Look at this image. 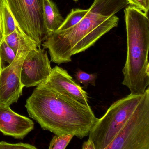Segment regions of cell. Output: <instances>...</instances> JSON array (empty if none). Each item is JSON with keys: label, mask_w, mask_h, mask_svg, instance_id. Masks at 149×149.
I'll use <instances>...</instances> for the list:
<instances>
[{"label": "cell", "mask_w": 149, "mask_h": 149, "mask_svg": "<svg viewBox=\"0 0 149 149\" xmlns=\"http://www.w3.org/2000/svg\"><path fill=\"white\" fill-rule=\"evenodd\" d=\"M129 6L127 0H94L84 17L77 24L48 36L42 44L51 61L58 65L72 61V56L84 52L118 26L116 15Z\"/></svg>", "instance_id": "obj_1"}, {"label": "cell", "mask_w": 149, "mask_h": 149, "mask_svg": "<svg viewBox=\"0 0 149 149\" xmlns=\"http://www.w3.org/2000/svg\"><path fill=\"white\" fill-rule=\"evenodd\" d=\"M74 1H75V2H77V1H78L79 0H73Z\"/></svg>", "instance_id": "obj_22"}, {"label": "cell", "mask_w": 149, "mask_h": 149, "mask_svg": "<svg viewBox=\"0 0 149 149\" xmlns=\"http://www.w3.org/2000/svg\"><path fill=\"white\" fill-rule=\"evenodd\" d=\"M75 77L77 82L82 84L84 87H87L89 84L95 86V81L97 79V73L88 74L79 69L76 72Z\"/></svg>", "instance_id": "obj_16"}, {"label": "cell", "mask_w": 149, "mask_h": 149, "mask_svg": "<svg viewBox=\"0 0 149 149\" xmlns=\"http://www.w3.org/2000/svg\"><path fill=\"white\" fill-rule=\"evenodd\" d=\"M143 96L130 94L113 103L89 134L95 149H105L135 110Z\"/></svg>", "instance_id": "obj_4"}, {"label": "cell", "mask_w": 149, "mask_h": 149, "mask_svg": "<svg viewBox=\"0 0 149 149\" xmlns=\"http://www.w3.org/2000/svg\"><path fill=\"white\" fill-rule=\"evenodd\" d=\"M29 117L43 130L55 135L73 134L80 139L88 136L98 120L89 105L59 94L42 84L27 99Z\"/></svg>", "instance_id": "obj_2"}, {"label": "cell", "mask_w": 149, "mask_h": 149, "mask_svg": "<svg viewBox=\"0 0 149 149\" xmlns=\"http://www.w3.org/2000/svg\"><path fill=\"white\" fill-rule=\"evenodd\" d=\"M105 149H149V88Z\"/></svg>", "instance_id": "obj_5"}, {"label": "cell", "mask_w": 149, "mask_h": 149, "mask_svg": "<svg viewBox=\"0 0 149 149\" xmlns=\"http://www.w3.org/2000/svg\"><path fill=\"white\" fill-rule=\"evenodd\" d=\"M17 26L15 31L11 33L8 35L3 36L2 38L4 39L7 44L14 51L15 53H17L19 48V36L18 32Z\"/></svg>", "instance_id": "obj_17"}, {"label": "cell", "mask_w": 149, "mask_h": 149, "mask_svg": "<svg viewBox=\"0 0 149 149\" xmlns=\"http://www.w3.org/2000/svg\"><path fill=\"white\" fill-rule=\"evenodd\" d=\"M88 12V9H72L67 17L64 19L61 26L57 30H66L74 26L81 21Z\"/></svg>", "instance_id": "obj_13"}, {"label": "cell", "mask_w": 149, "mask_h": 149, "mask_svg": "<svg viewBox=\"0 0 149 149\" xmlns=\"http://www.w3.org/2000/svg\"><path fill=\"white\" fill-rule=\"evenodd\" d=\"M43 16L48 35L59 29L64 19L52 0H43Z\"/></svg>", "instance_id": "obj_11"}, {"label": "cell", "mask_w": 149, "mask_h": 149, "mask_svg": "<svg viewBox=\"0 0 149 149\" xmlns=\"http://www.w3.org/2000/svg\"><path fill=\"white\" fill-rule=\"evenodd\" d=\"M42 84L61 95L89 105L87 92L74 81L66 70L59 66H55L52 69L47 79Z\"/></svg>", "instance_id": "obj_9"}, {"label": "cell", "mask_w": 149, "mask_h": 149, "mask_svg": "<svg viewBox=\"0 0 149 149\" xmlns=\"http://www.w3.org/2000/svg\"><path fill=\"white\" fill-rule=\"evenodd\" d=\"M124 14L127 51L122 84L130 94L142 95L149 85V18L148 15L130 5Z\"/></svg>", "instance_id": "obj_3"}, {"label": "cell", "mask_w": 149, "mask_h": 149, "mask_svg": "<svg viewBox=\"0 0 149 149\" xmlns=\"http://www.w3.org/2000/svg\"><path fill=\"white\" fill-rule=\"evenodd\" d=\"M47 51L41 47L32 49L25 57L21 73L23 87L38 86L46 81L52 70Z\"/></svg>", "instance_id": "obj_8"}, {"label": "cell", "mask_w": 149, "mask_h": 149, "mask_svg": "<svg viewBox=\"0 0 149 149\" xmlns=\"http://www.w3.org/2000/svg\"><path fill=\"white\" fill-rule=\"evenodd\" d=\"M16 55V53L2 38L0 41V70L10 65Z\"/></svg>", "instance_id": "obj_14"}, {"label": "cell", "mask_w": 149, "mask_h": 149, "mask_svg": "<svg viewBox=\"0 0 149 149\" xmlns=\"http://www.w3.org/2000/svg\"><path fill=\"white\" fill-rule=\"evenodd\" d=\"M36 149V146L24 143H10L5 141L0 142V149Z\"/></svg>", "instance_id": "obj_18"}, {"label": "cell", "mask_w": 149, "mask_h": 149, "mask_svg": "<svg viewBox=\"0 0 149 149\" xmlns=\"http://www.w3.org/2000/svg\"><path fill=\"white\" fill-rule=\"evenodd\" d=\"M2 37L15 31L17 25L6 0H0Z\"/></svg>", "instance_id": "obj_12"}, {"label": "cell", "mask_w": 149, "mask_h": 149, "mask_svg": "<svg viewBox=\"0 0 149 149\" xmlns=\"http://www.w3.org/2000/svg\"><path fill=\"white\" fill-rule=\"evenodd\" d=\"M17 29L19 43L16 56L10 65L0 70V107L10 106L18 102L24 87L21 81V73L24 59L32 49L41 47L19 27Z\"/></svg>", "instance_id": "obj_6"}, {"label": "cell", "mask_w": 149, "mask_h": 149, "mask_svg": "<svg viewBox=\"0 0 149 149\" xmlns=\"http://www.w3.org/2000/svg\"><path fill=\"white\" fill-rule=\"evenodd\" d=\"M22 32L41 47L48 36L43 16V0H6Z\"/></svg>", "instance_id": "obj_7"}, {"label": "cell", "mask_w": 149, "mask_h": 149, "mask_svg": "<svg viewBox=\"0 0 149 149\" xmlns=\"http://www.w3.org/2000/svg\"><path fill=\"white\" fill-rule=\"evenodd\" d=\"M82 149H95V147L93 141L88 139L87 141H85L83 144Z\"/></svg>", "instance_id": "obj_20"}, {"label": "cell", "mask_w": 149, "mask_h": 149, "mask_svg": "<svg viewBox=\"0 0 149 149\" xmlns=\"http://www.w3.org/2000/svg\"><path fill=\"white\" fill-rule=\"evenodd\" d=\"M2 38V26H1V3H0V41Z\"/></svg>", "instance_id": "obj_21"}, {"label": "cell", "mask_w": 149, "mask_h": 149, "mask_svg": "<svg viewBox=\"0 0 149 149\" xmlns=\"http://www.w3.org/2000/svg\"><path fill=\"white\" fill-rule=\"evenodd\" d=\"M74 136L72 134L55 135L50 141L49 149H66Z\"/></svg>", "instance_id": "obj_15"}, {"label": "cell", "mask_w": 149, "mask_h": 149, "mask_svg": "<svg viewBox=\"0 0 149 149\" xmlns=\"http://www.w3.org/2000/svg\"><path fill=\"white\" fill-rule=\"evenodd\" d=\"M34 128L30 118L15 112L10 106L0 107V132L4 135L23 139Z\"/></svg>", "instance_id": "obj_10"}, {"label": "cell", "mask_w": 149, "mask_h": 149, "mask_svg": "<svg viewBox=\"0 0 149 149\" xmlns=\"http://www.w3.org/2000/svg\"><path fill=\"white\" fill-rule=\"evenodd\" d=\"M129 5L137 8L148 15L149 9V0H127Z\"/></svg>", "instance_id": "obj_19"}]
</instances>
